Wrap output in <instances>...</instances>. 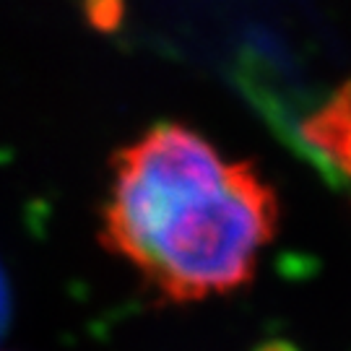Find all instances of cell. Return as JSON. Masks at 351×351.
I'll return each instance as SVG.
<instances>
[{"label": "cell", "mask_w": 351, "mask_h": 351, "mask_svg": "<svg viewBox=\"0 0 351 351\" xmlns=\"http://www.w3.org/2000/svg\"><path fill=\"white\" fill-rule=\"evenodd\" d=\"M5 320H8V287L3 281V274H0V330L5 328Z\"/></svg>", "instance_id": "cell-3"}, {"label": "cell", "mask_w": 351, "mask_h": 351, "mask_svg": "<svg viewBox=\"0 0 351 351\" xmlns=\"http://www.w3.org/2000/svg\"><path fill=\"white\" fill-rule=\"evenodd\" d=\"M302 141L351 190V78L304 117Z\"/></svg>", "instance_id": "cell-2"}, {"label": "cell", "mask_w": 351, "mask_h": 351, "mask_svg": "<svg viewBox=\"0 0 351 351\" xmlns=\"http://www.w3.org/2000/svg\"><path fill=\"white\" fill-rule=\"evenodd\" d=\"M274 188L185 125H156L114 156L101 232L172 302L245 287L276 234Z\"/></svg>", "instance_id": "cell-1"}]
</instances>
